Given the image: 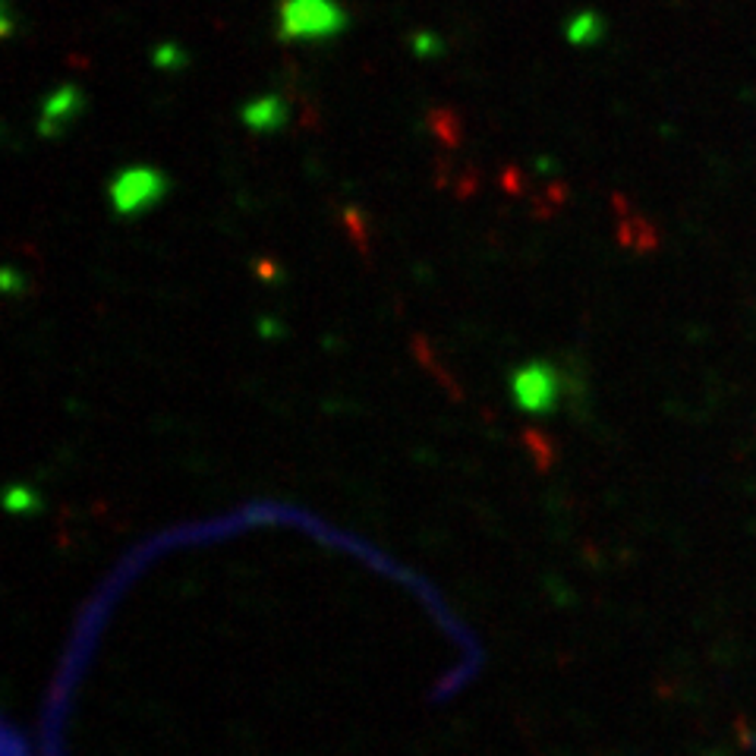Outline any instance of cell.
Here are the masks:
<instances>
[{
    "instance_id": "cell-1",
    "label": "cell",
    "mask_w": 756,
    "mask_h": 756,
    "mask_svg": "<svg viewBox=\"0 0 756 756\" xmlns=\"http://www.w3.org/2000/svg\"><path fill=\"white\" fill-rule=\"evenodd\" d=\"M277 20L281 42H322L351 23L347 10L334 0H281Z\"/></svg>"
},
{
    "instance_id": "cell-2",
    "label": "cell",
    "mask_w": 756,
    "mask_h": 756,
    "mask_svg": "<svg viewBox=\"0 0 756 756\" xmlns=\"http://www.w3.org/2000/svg\"><path fill=\"white\" fill-rule=\"evenodd\" d=\"M170 189V180L155 167H127L123 174H117V180L110 184V202L114 212L123 217L142 215L152 205H158Z\"/></svg>"
},
{
    "instance_id": "cell-3",
    "label": "cell",
    "mask_w": 756,
    "mask_h": 756,
    "mask_svg": "<svg viewBox=\"0 0 756 756\" xmlns=\"http://www.w3.org/2000/svg\"><path fill=\"white\" fill-rule=\"evenodd\" d=\"M555 391H558L555 369L545 366V363H530V366L513 373V398L523 410H533V413L552 410L555 406Z\"/></svg>"
},
{
    "instance_id": "cell-4",
    "label": "cell",
    "mask_w": 756,
    "mask_h": 756,
    "mask_svg": "<svg viewBox=\"0 0 756 756\" xmlns=\"http://www.w3.org/2000/svg\"><path fill=\"white\" fill-rule=\"evenodd\" d=\"M82 114V88L73 82H63L60 88H55L45 105H42V117H38V135L42 139H57L60 133H67L76 117Z\"/></svg>"
},
{
    "instance_id": "cell-5",
    "label": "cell",
    "mask_w": 756,
    "mask_h": 756,
    "mask_svg": "<svg viewBox=\"0 0 756 756\" xmlns=\"http://www.w3.org/2000/svg\"><path fill=\"white\" fill-rule=\"evenodd\" d=\"M612 205H615V212H618V244H622L624 249H630V252H652V249L659 246L655 227L630 205V199L622 196V192L612 196Z\"/></svg>"
},
{
    "instance_id": "cell-6",
    "label": "cell",
    "mask_w": 756,
    "mask_h": 756,
    "mask_svg": "<svg viewBox=\"0 0 756 756\" xmlns=\"http://www.w3.org/2000/svg\"><path fill=\"white\" fill-rule=\"evenodd\" d=\"M244 123L256 133H274L287 123V102L281 95H262V98H252L246 102L244 110H240Z\"/></svg>"
},
{
    "instance_id": "cell-7",
    "label": "cell",
    "mask_w": 756,
    "mask_h": 756,
    "mask_svg": "<svg viewBox=\"0 0 756 756\" xmlns=\"http://www.w3.org/2000/svg\"><path fill=\"white\" fill-rule=\"evenodd\" d=\"M426 123H429V133L438 139V145H441L445 152H454V149H460V142H463V120H460L458 110L445 108V105L429 108V114H426Z\"/></svg>"
},
{
    "instance_id": "cell-8",
    "label": "cell",
    "mask_w": 756,
    "mask_h": 756,
    "mask_svg": "<svg viewBox=\"0 0 756 756\" xmlns=\"http://www.w3.org/2000/svg\"><path fill=\"white\" fill-rule=\"evenodd\" d=\"M605 38V20L593 13V10H580L570 23H567V42L574 48H593Z\"/></svg>"
},
{
    "instance_id": "cell-9",
    "label": "cell",
    "mask_w": 756,
    "mask_h": 756,
    "mask_svg": "<svg viewBox=\"0 0 756 756\" xmlns=\"http://www.w3.org/2000/svg\"><path fill=\"white\" fill-rule=\"evenodd\" d=\"M567 196H570V189H567L565 180H558V177L548 180V184L533 196V217H540V221L555 217L562 212V205L567 202Z\"/></svg>"
},
{
    "instance_id": "cell-10",
    "label": "cell",
    "mask_w": 756,
    "mask_h": 756,
    "mask_svg": "<svg viewBox=\"0 0 756 756\" xmlns=\"http://www.w3.org/2000/svg\"><path fill=\"white\" fill-rule=\"evenodd\" d=\"M152 63L158 70H184L187 67V51L180 45H174V42H164L152 51Z\"/></svg>"
},
{
    "instance_id": "cell-11",
    "label": "cell",
    "mask_w": 756,
    "mask_h": 756,
    "mask_svg": "<svg viewBox=\"0 0 756 756\" xmlns=\"http://www.w3.org/2000/svg\"><path fill=\"white\" fill-rule=\"evenodd\" d=\"M344 231H347V237H351L353 244H356V249H359L363 256H369V240H366V217H363V212H359L356 205L344 212Z\"/></svg>"
},
{
    "instance_id": "cell-12",
    "label": "cell",
    "mask_w": 756,
    "mask_h": 756,
    "mask_svg": "<svg viewBox=\"0 0 756 756\" xmlns=\"http://www.w3.org/2000/svg\"><path fill=\"white\" fill-rule=\"evenodd\" d=\"M480 184H483V174L476 167H460L454 174V184H451V192L458 199H473L480 192Z\"/></svg>"
},
{
    "instance_id": "cell-13",
    "label": "cell",
    "mask_w": 756,
    "mask_h": 756,
    "mask_svg": "<svg viewBox=\"0 0 756 756\" xmlns=\"http://www.w3.org/2000/svg\"><path fill=\"white\" fill-rule=\"evenodd\" d=\"M498 187L505 189V192H511V196H523L527 187H530V177L517 164H508V167L498 170Z\"/></svg>"
},
{
    "instance_id": "cell-14",
    "label": "cell",
    "mask_w": 756,
    "mask_h": 756,
    "mask_svg": "<svg viewBox=\"0 0 756 756\" xmlns=\"http://www.w3.org/2000/svg\"><path fill=\"white\" fill-rule=\"evenodd\" d=\"M410 45H413V51L420 57L441 55V42H438V35H433V32H416V35L410 38Z\"/></svg>"
},
{
    "instance_id": "cell-15",
    "label": "cell",
    "mask_w": 756,
    "mask_h": 756,
    "mask_svg": "<svg viewBox=\"0 0 756 756\" xmlns=\"http://www.w3.org/2000/svg\"><path fill=\"white\" fill-rule=\"evenodd\" d=\"M3 291H7L10 297L23 294V291H26V277L16 269H3Z\"/></svg>"
},
{
    "instance_id": "cell-16",
    "label": "cell",
    "mask_w": 756,
    "mask_h": 756,
    "mask_svg": "<svg viewBox=\"0 0 756 756\" xmlns=\"http://www.w3.org/2000/svg\"><path fill=\"white\" fill-rule=\"evenodd\" d=\"M252 269H256V274H259L262 281H277V277H281L277 262H274V259H265V256H262V259H256V262H252Z\"/></svg>"
},
{
    "instance_id": "cell-17",
    "label": "cell",
    "mask_w": 756,
    "mask_h": 756,
    "mask_svg": "<svg viewBox=\"0 0 756 756\" xmlns=\"http://www.w3.org/2000/svg\"><path fill=\"white\" fill-rule=\"evenodd\" d=\"M0 26H3V38H10V35H13V28H16V20H13V7H10V0H3V20H0Z\"/></svg>"
}]
</instances>
